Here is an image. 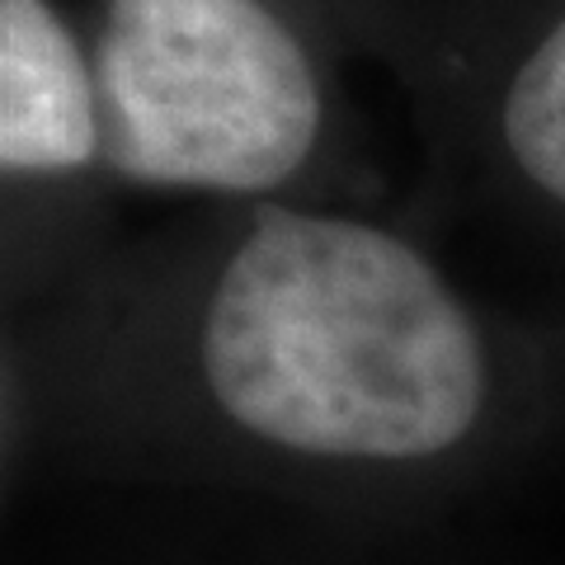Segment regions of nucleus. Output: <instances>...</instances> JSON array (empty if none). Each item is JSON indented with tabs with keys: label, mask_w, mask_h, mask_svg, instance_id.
<instances>
[{
	"label": "nucleus",
	"mask_w": 565,
	"mask_h": 565,
	"mask_svg": "<svg viewBox=\"0 0 565 565\" xmlns=\"http://www.w3.org/2000/svg\"><path fill=\"white\" fill-rule=\"evenodd\" d=\"M217 405L264 444L411 462L471 434L486 359L467 307L405 241L259 207L203 326Z\"/></svg>",
	"instance_id": "nucleus-1"
},
{
	"label": "nucleus",
	"mask_w": 565,
	"mask_h": 565,
	"mask_svg": "<svg viewBox=\"0 0 565 565\" xmlns=\"http://www.w3.org/2000/svg\"><path fill=\"white\" fill-rule=\"evenodd\" d=\"M99 156L122 180L259 193L311 156L321 95L264 0H104Z\"/></svg>",
	"instance_id": "nucleus-2"
},
{
	"label": "nucleus",
	"mask_w": 565,
	"mask_h": 565,
	"mask_svg": "<svg viewBox=\"0 0 565 565\" xmlns=\"http://www.w3.org/2000/svg\"><path fill=\"white\" fill-rule=\"evenodd\" d=\"M99 156V90L47 0H0V166L62 174Z\"/></svg>",
	"instance_id": "nucleus-3"
},
{
	"label": "nucleus",
	"mask_w": 565,
	"mask_h": 565,
	"mask_svg": "<svg viewBox=\"0 0 565 565\" xmlns=\"http://www.w3.org/2000/svg\"><path fill=\"white\" fill-rule=\"evenodd\" d=\"M504 141L527 180L565 203V14L509 81Z\"/></svg>",
	"instance_id": "nucleus-4"
}]
</instances>
